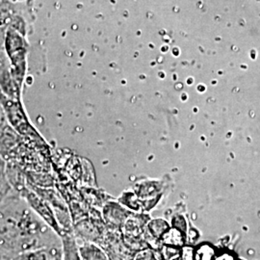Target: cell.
Masks as SVG:
<instances>
[{"label":"cell","instance_id":"6da1fadb","mask_svg":"<svg viewBox=\"0 0 260 260\" xmlns=\"http://www.w3.org/2000/svg\"><path fill=\"white\" fill-rule=\"evenodd\" d=\"M81 260H109L103 249L93 243H85L78 247Z\"/></svg>","mask_w":260,"mask_h":260},{"label":"cell","instance_id":"7a4b0ae2","mask_svg":"<svg viewBox=\"0 0 260 260\" xmlns=\"http://www.w3.org/2000/svg\"><path fill=\"white\" fill-rule=\"evenodd\" d=\"M64 243V260H81L78 246L75 240H73L70 236H66L63 240Z\"/></svg>","mask_w":260,"mask_h":260}]
</instances>
